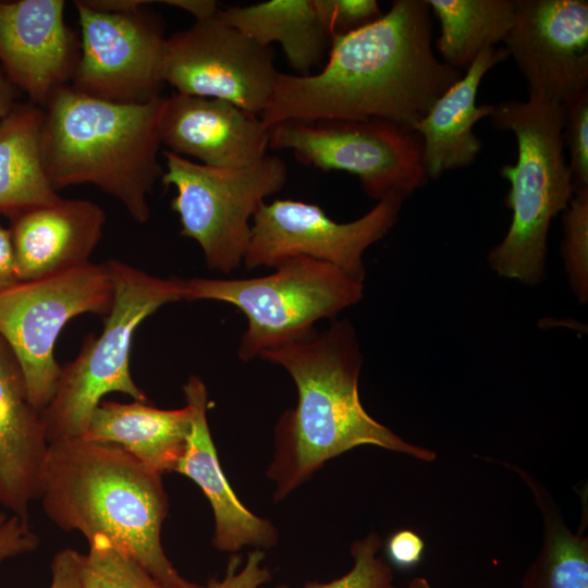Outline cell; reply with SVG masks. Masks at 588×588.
<instances>
[{"instance_id": "cell-21", "label": "cell", "mask_w": 588, "mask_h": 588, "mask_svg": "<svg viewBox=\"0 0 588 588\" xmlns=\"http://www.w3.org/2000/svg\"><path fill=\"white\" fill-rule=\"evenodd\" d=\"M192 408L161 409L147 401H105L89 420L86 437L121 446L161 476L173 473L185 451Z\"/></svg>"}, {"instance_id": "cell-17", "label": "cell", "mask_w": 588, "mask_h": 588, "mask_svg": "<svg viewBox=\"0 0 588 588\" xmlns=\"http://www.w3.org/2000/svg\"><path fill=\"white\" fill-rule=\"evenodd\" d=\"M19 281H32L90 262L106 213L87 199H64L9 217Z\"/></svg>"}, {"instance_id": "cell-15", "label": "cell", "mask_w": 588, "mask_h": 588, "mask_svg": "<svg viewBox=\"0 0 588 588\" xmlns=\"http://www.w3.org/2000/svg\"><path fill=\"white\" fill-rule=\"evenodd\" d=\"M64 0H0V68L27 101L44 108L70 84L79 35L64 19Z\"/></svg>"}, {"instance_id": "cell-29", "label": "cell", "mask_w": 588, "mask_h": 588, "mask_svg": "<svg viewBox=\"0 0 588 588\" xmlns=\"http://www.w3.org/2000/svg\"><path fill=\"white\" fill-rule=\"evenodd\" d=\"M563 143L574 192L588 188V90L563 106Z\"/></svg>"}, {"instance_id": "cell-26", "label": "cell", "mask_w": 588, "mask_h": 588, "mask_svg": "<svg viewBox=\"0 0 588 588\" xmlns=\"http://www.w3.org/2000/svg\"><path fill=\"white\" fill-rule=\"evenodd\" d=\"M82 574L84 588H163L101 535L88 541Z\"/></svg>"}, {"instance_id": "cell-32", "label": "cell", "mask_w": 588, "mask_h": 588, "mask_svg": "<svg viewBox=\"0 0 588 588\" xmlns=\"http://www.w3.org/2000/svg\"><path fill=\"white\" fill-rule=\"evenodd\" d=\"M40 539L32 528L29 517L0 512V564L37 549Z\"/></svg>"}, {"instance_id": "cell-8", "label": "cell", "mask_w": 588, "mask_h": 588, "mask_svg": "<svg viewBox=\"0 0 588 588\" xmlns=\"http://www.w3.org/2000/svg\"><path fill=\"white\" fill-rule=\"evenodd\" d=\"M162 155L161 183L175 188L171 208L181 235L197 242L209 269L232 272L243 262L254 215L286 182L285 162L267 155L243 168H213L169 150Z\"/></svg>"}, {"instance_id": "cell-14", "label": "cell", "mask_w": 588, "mask_h": 588, "mask_svg": "<svg viewBox=\"0 0 588 588\" xmlns=\"http://www.w3.org/2000/svg\"><path fill=\"white\" fill-rule=\"evenodd\" d=\"M505 42L530 98L562 106L588 90V2L517 0Z\"/></svg>"}, {"instance_id": "cell-38", "label": "cell", "mask_w": 588, "mask_h": 588, "mask_svg": "<svg viewBox=\"0 0 588 588\" xmlns=\"http://www.w3.org/2000/svg\"><path fill=\"white\" fill-rule=\"evenodd\" d=\"M407 588H431V586L426 578L416 577L408 584Z\"/></svg>"}, {"instance_id": "cell-34", "label": "cell", "mask_w": 588, "mask_h": 588, "mask_svg": "<svg viewBox=\"0 0 588 588\" xmlns=\"http://www.w3.org/2000/svg\"><path fill=\"white\" fill-rule=\"evenodd\" d=\"M83 555L72 548L58 551L50 565L51 583L49 588H84Z\"/></svg>"}, {"instance_id": "cell-33", "label": "cell", "mask_w": 588, "mask_h": 588, "mask_svg": "<svg viewBox=\"0 0 588 588\" xmlns=\"http://www.w3.org/2000/svg\"><path fill=\"white\" fill-rule=\"evenodd\" d=\"M385 551L392 564L400 568H411L420 562L425 542L417 532L400 529L389 537Z\"/></svg>"}, {"instance_id": "cell-37", "label": "cell", "mask_w": 588, "mask_h": 588, "mask_svg": "<svg viewBox=\"0 0 588 588\" xmlns=\"http://www.w3.org/2000/svg\"><path fill=\"white\" fill-rule=\"evenodd\" d=\"M17 89L10 83L0 68V122L12 111L17 103Z\"/></svg>"}, {"instance_id": "cell-35", "label": "cell", "mask_w": 588, "mask_h": 588, "mask_svg": "<svg viewBox=\"0 0 588 588\" xmlns=\"http://www.w3.org/2000/svg\"><path fill=\"white\" fill-rule=\"evenodd\" d=\"M17 282L9 229L0 224V292Z\"/></svg>"}, {"instance_id": "cell-5", "label": "cell", "mask_w": 588, "mask_h": 588, "mask_svg": "<svg viewBox=\"0 0 588 588\" xmlns=\"http://www.w3.org/2000/svg\"><path fill=\"white\" fill-rule=\"evenodd\" d=\"M490 120L495 130L515 135L517 160L500 170L511 185L504 204L512 221L488 262L502 278L535 285L546 277L551 221L574 196L563 154L564 108L542 97L507 100L494 105Z\"/></svg>"}, {"instance_id": "cell-25", "label": "cell", "mask_w": 588, "mask_h": 588, "mask_svg": "<svg viewBox=\"0 0 588 588\" xmlns=\"http://www.w3.org/2000/svg\"><path fill=\"white\" fill-rule=\"evenodd\" d=\"M515 471L534 494L543 520L542 544L519 588H588V538L565 524L555 502L535 478Z\"/></svg>"}, {"instance_id": "cell-31", "label": "cell", "mask_w": 588, "mask_h": 588, "mask_svg": "<svg viewBox=\"0 0 588 588\" xmlns=\"http://www.w3.org/2000/svg\"><path fill=\"white\" fill-rule=\"evenodd\" d=\"M264 560L265 553L259 549L248 553L244 563L237 555H233L229 560L223 577L210 578L204 588H261L271 579V573L264 565ZM274 588L289 587L278 586Z\"/></svg>"}, {"instance_id": "cell-19", "label": "cell", "mask_w": 588, "mask_h": 588, "mask_svg": "<svg viewBox=\"0 0 588 588\" xmlns=\"http://www.w3.org/2000/svg\"><path fill=\"white\" fill-rule=\"evenodd\" d=\"M48 449L41 412L32 404L23 371L0 338V505L5 511L29 517Z\"/></svg>"}, {"instance_id": "cell-9", "label": "cell", "mask_w": 588, "mask_h": 588, "mask_svg": "<svg viewBox=\"0 0 588 588\" xmlns=\"http://www.w3.org/2000/svg\"><path fill=\"white\" fill-rule=\"evenodd\" d=\"M113 295L107 264L93 262L0 292V338L15 356L29 400L40 412L51 401L61 372L54 358L61 330L76 316L107 315Z\"/></svg>"}, {"instance_id": "cell-4", "label": "cell", "mask_w": 588, "mask_h": 588, "mask_svg": "<svg viewBox=\"0 0 588 588\" xmlns=\"http://www.w3.org/2000/svg\"><path fill=\"white\" fill-rule=\"evenodd\" d=\"M162 96L120 105L60 88L44 107L41 151L47 176L59 189L91 184L121 203L133 220L150 217L148 196L163 169L158 122Z\"/></svg>"}, {"instance_id": "cell-16", "label": "cell", "mask_w": 588, "mask_h": 588, "mask_svg": "<svg viewBox=\"0 0 588 588\" xmlns=\"http://www.w3.org/2000/svg\"><path fill=\"white\" fill-rule=\"evenodd\" d=\"M158 130L167 150L208 167L243 168L268 155L259 115L221 99L174 91L162 98Z\"/></svg>"}, {"instance_id": "cell-13", "label": "cell", "mask_w": 588, "mask_h": 588, "mask_svg": "<svg viewBox=\"0 0 588 588\" xmlns=\"http://www.w3.org/2000/svg\"><path fill=\"white\" fill-rule=\"evenodd\" d=\"M279 73L270 47L217 13L166 39L162 77L180 94L225 100L260 115Z\"/></svg>"}, {"instance_id": "cell-27", "label": "cell", "mask_w": 588, "mask_h": 588, "mask_svg": "<svg viewBox=\"0 0 588 588\" xmlns=\"http://www.w3.org/2000/svg\"><path fill=\"white\" fill-rule=\"evenodd\" d=\"M562 255L574 294L588 298V188L574 192L563 217Z\"/></svg>"}, {"instance_id": "cell-28", "label": "cell", "mask_w": 588, "mask_h": 588, "mask_svg": "<svg viewBox=\"0 0 588 588\" xmlns=\"http://www.w3.org/2000/svg\"><path fill=\"white\" fill-rule=\"evenodd\" d=\"M381 547L377 532H369L353 542V565L347 573L327 583L308 581L304 588H395L391 567L378 555Z\"/></svg>"}, {"instance_id": "cell-18", "label": "cell", "mask_w": 588, "mask_h": 588, "mask_svg": "<svg viewBox=\"0 0 588 588\" xmlns=\"http://www.w3.org/2000/svg\"><path fill=\"white\" fill-rule=\"evenodd\" d=\"M183 391L192 408V428L175 473L193 480L207 498L215 519L213 547L223 552H235L244 547L259 550L273 547L278 542L277 529L245 507L221 468L208 425L209 400L205 383L192 376Z\"/></svg>"}, {"instance_id": "cell-11", "label": "cell", "mask_w": 588, "mask_h": 588, "mask_svg": "<svg viewBox=\"0 0 588 588\" xmlns=\"http://www.w3.org/2000/svg\"><path fill=\"white\" fill-rule=\"evenodd\" d=\"M405 198L389 194L360 218L344 223L332 220L315 204L292 199L264 203L253 217L243 262L248 270L277 268L304 257L364 282V254L396 223Z\"/></svg>"}, {"instance_id": "cell-12", "label": "cell", "mask_w": 588, "mask_h": 588, "mask_svg": "<svg viewBox=\"0 0 588 588\" xmlns=\"http://www.w3.org/2000/svg\"><path fill=\"white\" fill-rule=\"evenodd\" d=\"M106 11L75 0L79 56L70 86L87 96L120 105H142L161 97L166 39L162 22L147 5Z\"/></svg>"}, {"instance_id": "cell-7", "label": "cell", "mask_w": 588, "mask_h": 588, "mask_svg": "<svg viewBox=\"0 0 588 588\" xmlns=\"http://www.w3.org/2000/svg\"><path fill=\"white\" fill-rule=\"evenodd\" d=\"M364 282L326 262L293 258L271 274L249 279L183 280V301H216L247 319L237 356L250 360L267 351L309 338L314 326L357 304Z\"/></svg>"}, {"instance_id": "cell-30", "label": "cell", "mask_w": 588, "mask_h": 588, "mask_svg": "<svg viewBox=\"0 0 588 588\" xmlns=\"http://www.w3.org/2000/svg\"><path fill=\"white\" fill-rule=\"evenodd\" d=\"M313 3L330 40L355 32L383 14L376 0H313Z\"/></svg>"}, {"instance_id": "cell-1", "label": "cell", "mask_w": 588, "mask_h": 588, "mask_svg": "<svg viewBox=\"0 0 588 588\" xmlns=\"http://www.w3.org/2000/svg\"><path fill=\"white\" fill-rule=\"evenodd\" d=\"M462 76L433 52L427 0H394L375 22L333 38L318 73H279L259 118L267 130L321 120H382L412 130Z\"/></svg>"}, {"instance_id": "cell-2", "label": "cell", "mask_w": 588, "mask_h": 588, "mask_svg": "<svg viewBox=\"0 0 588 588\" xmlns=\"http://www.w3.org/2000/svg\"><path fill=\"white\" fill-rule=\"evenodd\" d=\"M265 360L284 368L298 400L275 426V452L267 475L280 501L329 460L360 445H372L433 462L437 453L413 444L372 418L358 393L363 356L356 332L334 320L320 333L267 351Z\"/></svg>"}, {"instance_id": "cell-10", "label": "cell", "mask_w": 588, "mask_h": 588, "mask_svg": "<svg viewBox=\"0 0 588 588\" xmlns=\"http://www.w3.org/2000/svg\"><path fill=\"white\" fill-rule=\"evenodd\" d=\"M269 148L287 149L307 166L356 175L377 200L406 198L428 182L418 133L382 120L286 121L269 128Z\"/></svg>"}, {"instance_id": "cell-6", "label": "cell", "mask_w": 588, "mask_h": 588, "mask_svg": "<svg viewBox=\"0 0 588 588\" xmlns=\"http://www.w3.org/2000/svg\"><path fill=\"white\" fill-rule=\"evenodd\" d=\"M113 302L98 336H89L74 360L61 367L51 401L41 411L48 442L83 437L101 399L112 392L148 401L131 376L132 340L160 307L183 301V280L161 278L127 264L106 262Z\"/></svg>"}, {"instance_id": "cell-20", "label": "cell", "mask_w": 588, "mask_h": 588, "mask_svg": "<svg viewBox=\"0 0 588 588\" xmlns=\"http://www.w3.org/2000/svg\"><path fill=\"white\" fill-rule=\"evenodd\" d=\"M509 57L505 48L488 47L414 125L412 131L422 139V164L428 179L473 164L482 142L474 125L492 113L494 105H476L481 79L495 64Z\"/></svg>"}, {"instance_id": "cell-23", "label": "cell", "mask_w": 588, "mask_h": 588, "mask_svg": "<svg viewBox=\"0 0 588 588\" xmlns=\"http://www.w3.org/2000/svg\"><path fill=\"white\" fill-rule=\"evenodd\" d=\"M217 15L264 47L279 42L297 75L310 74L330 48L331 40L313 0H270L229 7L219 9Z\"/></svg>"}, {"instance_id": "cell-3", "label": "cell", "mask_w": 588, "mask_h": 588, "mask_svg": "<svg viewBox=\"0 0 588 588\" xmlns=\"http://www.w3.org/2000/svg\"><path fill=\"white\" fill-rule=\"evenodd\" d=\"M38 500L62 531L106 537L163 588H204L181 576L163 550L162 476L121 446L86 437L49 443Z\"/></svg>"}, {"instance_id": "cell-22", "label": "cell", "mask_w": 588, "mask_h": 588, "mask_svg": "<svg viewBox=\"0 0 588 588\" xmlns=\"http://www.w3.org/2000/svg\"><path fill=\"white\" fill-rule=\"evenodd\" d=\"M42 121L44 108L25 101L0 122V213L7 217L62 198L45 170Z\"/></svg>"}, {"instance_id": "cell-24", "label": "cell", "mask_w": 588, "mask_h": 588, "mask_svg": "<svg viewBox=\"0 0 588 588\" xmlns=\"http://www.w3.org/2000/svg\"><path fill=\"white\" fill-rule=\"evenodd\" d=\"M440 22L436 46L444 63L467 70L479 53L504 41L513 27L517 0H427Z\"/></svg>"}, {"instance_id": "cell-36", "label": "cell", "mask_w": 588, "mask_h": 588, "mask_svg": "<svg viewBox=\"0 0 588 588\" xmlns=\"http://www.w3.org/2000/svg\"><path fill=\"white\" fill-rule=\"evenodd\" d=\"M160 3L192 14L195 21L212 17L219 10L217 2L213 0H166L160 1Z\"/></svg>"}]
</instances>
